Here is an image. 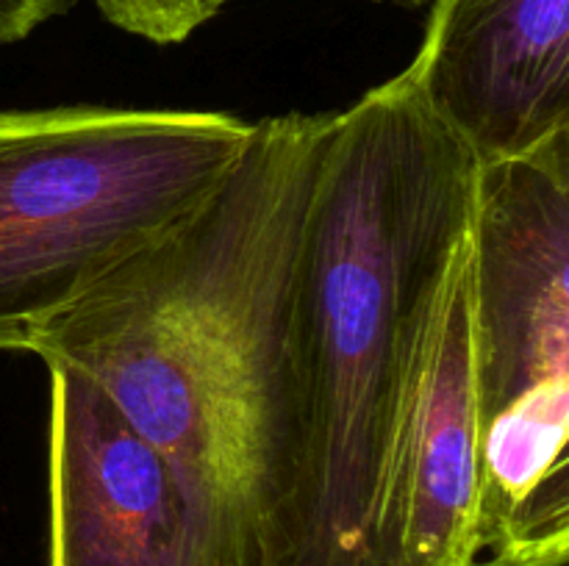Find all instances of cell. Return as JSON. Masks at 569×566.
Instances as JSON below:
<instances>
[{"instance_id": "52a82bcc", "label": "cell", "mask_w": 569, "mask_h": 566, "mask_svg": "<svg viewBox=\"0 0 569 566\" xmlns=\"http://www.w3.org/2000/svg\"><path fill=\"white\" fill-rule=\"evenodd\" d=\"M411 72L478 164L569 131V0H431Z\"/></svg>"}, {"instance_id": "5b68a950", "label": "cell", "mask_w": 569, "mask_h": 566, "mask_svg": "<svg viewBox=\"0 0 569 566\" xmlns=\"http://www.w3.org/2000/svg\"><path fill=\"white\" fill-rule=\"evenodd\" d=\"M50 566H222L159 449L81 372L48 364Z\"/></svg>"}, {"instance_id": "30bf717a", "label": "cell", "mask_w": 569, "mask_h": 566, "mask_svg": "<svg viewBox=\"0 0 569 566\" xmlns=\"http://www.w3.org/2000/svg\"><path fill=\"white\" fill-rule=\"evenodd\" d=\"M476 566H569V549H550V553H489Z\"/></svg>"}, {"instance_id": "8fae6325", "label": "cell", "mask_w": 569, "mask_h": 566, "mask_svg": "<svg viewBox=\"0 0 569 566\" xmlns=\"http://www.w3.org/2000/svg\"><path fill=\"white\" fill-rule=\"evenodd\" d=\"M378 3L398 6V9H422V6H428L431 0H378Z\"/></svg>"}, {"instance_id": "3957f363", "label": "cell", "mask_w": 569, "mask_h": 566, "mask_svg": "<svg viewBox=\"0 0 569 566\" xmlns=\"http://www.w3.org/2000/svg\"><path fill=\"white\" fill-rule=\"evenodd\" d=\"M253 122L217 109L72 103L0 111V353L198 209Z\"/></svg>"}, {"instance_id": "8992f818", "label": "cell", "mask_w": 569, "mask_h": 566, "mask_svg": "<svg viewBox=\"0 0 569 566\" xmlns=\"http://www.w3.org/2000/svg\"><path fill=\"white\" fill-rule=\"evenodd\" d=\"M376 549L381 566H476L483 558L467 239L448 266L400 416L378 505Z\"/></svg>"}, {"instance_id": "7a4b0ae2", "label": "cell", "mask_w": 569, "mask_h": 566, "mask_svg": "<svg viewBox=\"0 0 569 566\" xmlns=\"http://www.w3.org/2000/svg\"><path fill=\"white\" fill-rule=\"evenodd\" d=\"M476 170L411 67L331 114L295 277L283 492L256 566H381L383 475Z\"/></svg>"}, {"instance_id": "277c9868", "label": "cell", "mask_w": 569, "mask_h": 566, "mask_svg": "<svg viewBox=\"0 0 569 566\" xmlns=\"http://www.w3.org/2000/svg\"><path fill=\"white\" fill-rule=\"evenodd\" d=\"M467 244L483 427L515 400L569 383V131L478 164Z\"/></svg>"}, {"instance_id": "9c48e42d", "label": "cell", "mask_w": 569, "mask_h": 566, "mask_svg": "<svg viewBox=\"0 0 569 566\" xmlns=\"http://www.w3.org/2000/svg\"><path fill=\"white\" fill-rule=\"evenodd\" d=\"M76 0H0V48L31 37L53 17L67 14Z\"/></svg>"}, {"instance_id": "6da1fadb", "label": "cell", "mask_w": 569, "mask_h": 566, "mask_svg": "<svg viewBox=\"0 0 569 566\" xmlns=\"http://www.w3.org/2000/svg\"><path fill=\"white\" fill-rule=\"evenodd\" d=\"M331 114L253 122L198 209L31 342L44 364L98 383L159 449L222 566H256L281 503L295 277Z\"/></svg>"}, {"instance_id": "ba28073f", "label": "cell", "mask_w": 569, "mask_h": 566, "mask_svg": "<svg viewBox=\"0 0 569 566\" xmlns=\"http://www.w3.org/2000/svg\"><path fill=\"white\" fill-rule=\"evenodd\" d=\"M231 0H94L120 31L153 44H178L214 20Z\"/></svg>"}]
</instances>
